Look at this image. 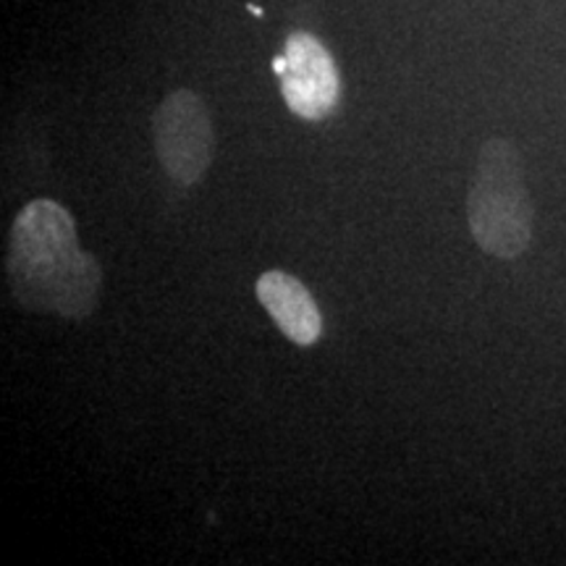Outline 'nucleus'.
<instances>
[{"mask_svg": "<svg viewBox=\"0 0 566 566\" xmlns=\"http://www.w3.org/2000/svg\"><path fill=\"white\" fill-rule=\"evenodd\" d=\"M9 273L17 300L32 310L82 321L97 307L101 265L80 250L74 218L53 200H32L17 216Z\"/></svg>", "mask_w": 566, "mask_h": 566, "instance_id": "1", "label": "nucleus"}, {"mask_svg": "<svg viewBox=\"0 0 566 566\" xmlns=\"http://www.w3.org/2000/svg\"><path fill=\"white\" fill-rule=\"evenodd\" d=\"M467 218L478 247L499 260H514L533 242L535 210L525 187L522 158L509 139L480 147L467 197Z\"/></svg>", "mask_w": 566, "mask_h": 566, "instance_id": "2", "label": "nucleus"}, {"mask_svg": "<svg viewBox=\"0 0 566 566\" xmlns=\"http://www.w3.org/2000/svg\"><path fill=\"white\" fill-rule=\"evenodd\" d=\"M155 153L163 171L181 187H192L208 174L216 134L208 105L192 90H174L153 118Z\"/></svg>", "mask_w": 566, "mask_h": 566, "instance_id": "3", "label": "nucleus"}, {"mask_svg": "<svg viewBox=\"0 0 566 566\" xmlns=\"http://www.w3.org/2000/svg\"><path fill=\"white\" fill-rule=\"evenodd\" d=\"M286 69L281 74V95L289 111L304 122H321L336 108L342 95L334 55L315 34L292 32L283 45Z\"/></svg>", "mask_w": 566, "mask_h": 566, "instance_id": "4", "label": "nucleus"}, {"mask_svg": "<svg viewBox=\"0 0 566 566\" xmlns=\"http://www.w3.org/2000/svg\"><path fill=\"white\" fill-rule=\"evenodd\" d=\"M258 300L286 338L313 346L323 334L321 310L302 281L283 271H268L258 279Z\"/></svg>", "mask_w": 566, "mask_h": 566, "instance_id": "5", "label": "nucleus"}, {"mask_svg": "<svg viewBox=\"0 0 566 566\" xmlns=\"http://www.w3.org/2000/svg\"><path fill=\"white\" fill-rule=\"evenodd\" d=\"M250 11L254 13V17H263V9H258V6H250Z\"/></svg>", "mask_w": 566, "mask_h": 566, "instance_id": "6", "label": "nucleus"}]
</instances>
